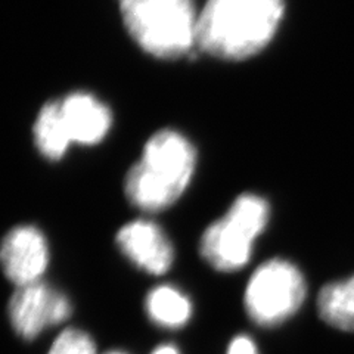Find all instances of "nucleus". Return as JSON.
Wrapping results in <instances>:
<instances>
[{
	"instance_id": "nucleus-7",
	"label": "nucleus",
	"mask_w": 354,
	"mask_h": 354,
	"mask_svg": "<svg viewBox=\"0 0 354 354\" xmlns=\"http://www.w3.org/2000/svg\"><path fill=\"white\" fill-rule=\"evenodd\" d=\"M49 263L46 239L35 226L14 227L2 243L5 274L17 286L40 282Z\"/></svg>"
},
{
	"instance_id": "nucleus-5",
	"label": "nucleus",
	"mask_w": 354,
	"mask_h": 354,
	"mask_svg": "<svg viewBox=\"0 0 354 354\" xmlns=\"http://www.w3.org/2000/svg\"><path fill=\"white\" fill-rule=\"evenodd\" d=\"M306 281L295 264L274 259L252 273L245 291V308L254 322L274 326L294 316L304 303Z\"/></svg>"
},
{
	"instance_id": "nucleus-2",
	"label": "nucleus",
	"mask_w": 354,
	"mask_h": 354,
	"mask_svg": "<svg viewBox=\"0 0 354 354\" xmlns=\"http://www.w3.org/2000/svg\"><path fill=\"white\" fill-rule=\"evenodd\" d=\"M195 162L189 140L173 130L155 133L126 177L127 198L145 212H161L176 203L189 185Z\"/></svg>"
},
{
	"instance_id": "nucleus-14",
	"label": "nucleus",
	"mask_w": 354,
	"mask_h": 354,
	"mask_svg": "<svg viewBox=\"0 0 354 354\" xmlns=\"http://www.w3.org/2000/svg\"><path fill=\"white\" fill-rule=\"evenodd\" d=\"M227 354H257V350L248 337L241 335L230 342Z\"/></svg>"
},
{
	"instance_id": "nucleus-6",
	"label": "nucleus",
	"mask_w": 354,
	"mask_h": 354,
	"mask_svg": "<svg viewBox=\"0 0 354 354\" xmlns=\"http://www.w3.org/2000/svg\"><path fill=\"white\" fill-rule=\"evenodd\" d=\"M66 297L43 282L18 286L9 301V319L17 334L26 339L36 338L46 326L58 325L70 316Z\"/></svg>"
},
{
	"instance_id": "nucleus-12",
	"label": "nucleus",
	"mask_w": 354,
	"mask_h": 354,
	"mask_svg": "<svg viewBox=\"0 0 354 354\" xmlns=\"http://www.w3.org/2000/svg\"><path fill=\"white\" fill-rule=\"evenodd\" d=\"M35 138L39 151L49 160H59L73 143L64 123L59 101L41 108L35 126Z\"/></svg>"
},
{
	"instance_id": "nucleus-8",
	"label": "nucleus",
	"mask_w": 354,
	"mask_h": 354,
	"mask_svg": "<svg viewBox=\"0 0 354 354\" xmlns=\"http://www.w3.org/2000/svg\"><path fill=\"white\" fill-rule=\"evenodd\" d=\"M117 243L131 263L151 274H162L171 268V242L152 221H130L118 230Z\"/></svg>"
},
{
	"instance_id": "nucleus-4",
	"label": "nucleus",
	"mask_w": 354,
	"mask_h": 354,
	"mask_svg": "<svg viewBox=\"0 0 354 354\" xmlns=\"http://www.w3.org/2000/svg\"><path fill=\"white\" fill-rule=\"evenodd\" d=\"M269 205L263 198L245 194L235 199L225 217L214 221L201 239L203 257L220 272H234L251 257L252 243L268 226Z\"/></svg>"
},
{
	"instance_id": "nucleus-3",
	"label": "nucleus",
	"mask_w": 354,
	"mask_h": 354,
	"mask_svg": "<svg viewBox=\"0 0 354 354\" xmlns=\"http://www.w3.org/2000/svg\"><path fill=\"white\" fill-rule=\"evenodd\" d=\"M120 9L130 36L153 57H182L196 44L198 15L194 0L120 2Z\"/></svg>"
},
{
	"instance_id": "nucleus-13",
	"label": "nucleus",
	"mask_w": 354,
	"mask_h": 354,
	"mask_svg": "<svg viewBox=\"0 0 354 354\" xmlns=\"http://www.w3.org/2000/svg\"><path fill=\"white\" fill-rule=\"evenodd\" d=\"M49 354H96L92 338L79 329H65L55 339Z\"/></svg>"
},
{
	"instance_id": "nucleus-17",
	"label": "nucleus",
	"mask_w": 354,
	"mask_h": 354,
	"mask_svg": "<svg viewBox=\"0 0 354 354\" xmlns=\"http://www.w3.org/2000/svg\"><path fill=\"white\" fill-rule=\"evenodd\" d=\"M108 354H124V353H118V351H113V353H108Z\"/></svg>"
},
{
	"instance_id": "nucleus-15",
	"label": "nucleus",
	"mask_w": 354,
	"mask_h": 354,
	"mask_svg": "<svg viewBox=\"0 0 354 354\" xmlns=\"http://www.w3.org/2000/svg\"><path fill=\"white\" fill-rule=\"evenodd\" d=\"M152 354H179V351H177V348L173 346H161Z\"/></svg>"
},
{
	"instance_id": "nucleus-1",
	"label": "nucleus",
	"mask_w": 354,
	"mask_h": 354,
	"mask_svg": "<svg viewBox=\"0 0 354 354\" xmlns=\"http://www.w3.org/2000/svg\"><path fill=\"white\" fill-rule=\"evenodd\" d=\"M283 15V0H207L196 44L220 59L239 61L264 49Z\"/></svg>"
},
{
	"instance_id": "nucleus-10",
	"label": "nucleus",
	"mask_w": 354,
	"mask_h": 354,
	"mask_svg": "<svg viewBox=\"0 0 354 354\" xmlns=\"http://www.w3.org/2000/svg\"><path fill=\"white\" fill-rule=\"evenodd\" d=\"M317 313L329 326L354 332V274L329 282L320 290Z\"/></svg>"
},
{
	"instance_id": "nucleus-9",
	"label": "nucleus",
	"mask_w": 354,
	"mask_h": 354,
	"mask_svg": "<svg viewBox=\"0 0 354 354\" xmlns=\"http://www.w3.org/2000/svg\"><path fill=\"white\" fill-rule=\"evenodd\" d=\"M59 104L71 142L93 145L105 138L111 126V114L96 97L87 93H73Z\"/></svg>"
},
{
	"instance_id": "nucleus-16",
	"label": "nucleus",
	"mask_w": 354,
	"mask_h": 354,
	"mask_svg": "<svg viewBox=\"0 0 354 354\" xmlns=\"http://www.w3.org/2000/svg\"><path fill=\"white\" fill-rule=\"evenodd\" d=\"M120 2H140V3H161V2H171V0H120Z\"/></svg>"
},
{
	"instance_id": "nucleus-11",
	"label": "nucleus",
	"mask_w": 354,
	"mask_h": 354,
	"mask_svg": "<svg viewBox=\"0 0 354 354\" xmlns=\"http://www.w3.org/2000/svg\"><path fill=\"white\" fill-rule=\"evenodd\" d=\"M147 312L155 324L177 329L186 325L192 315V304L174 286L162 285L152 290L147 298Z\"/></svg>"
}]
</instances>
